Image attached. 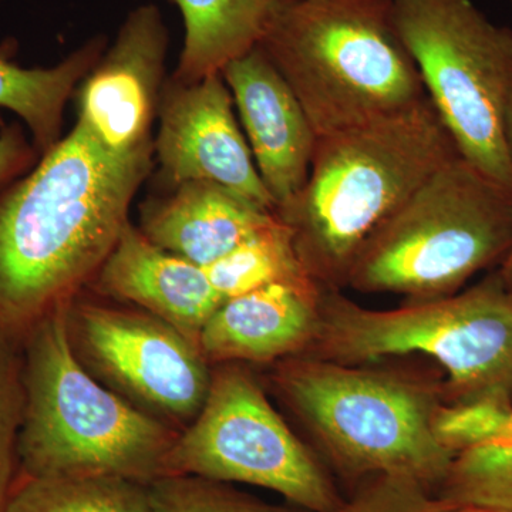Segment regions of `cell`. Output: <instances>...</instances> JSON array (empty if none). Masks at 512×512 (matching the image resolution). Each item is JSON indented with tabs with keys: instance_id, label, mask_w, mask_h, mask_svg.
<instances>
[{
	"instance_id": "10",
	"label": "cell",
	"mask_w": 512,
	"mask_h": 512,
	"mask_svg": "<svg viewBox=\"0 0 512 512\" xmlns=\"http://www.w3.org/2000/svg\"><path fill=\"white\" fill-rule=\"evenodd\" d=\"M74 355L100 383L177 430L201 412L212 369L197 343L164 320L74 296L66 303Z\"/></svg>"
},
{
	"instance_id": "4",
	"label": "cell",
	"mask_w": 512,
	"mask_h": 512,
	"mask_svg": "<svg viewBox=\"0 0 512 512\" xmlns=\"http://www.w3.org/2000/svg\"><path fill=\"white\" fill-rule=\"evenodd\" d=\"M258 46L318 138L402 113L427 97L393 0H291Z\"/></svg>"
},
{
	"instance_id": "17",
	"label": "cell",
	"mask_w": 512,
	"mask_h": 512,
	"mask_svg": "<svg viewBox=\"0 0 512 512\" xmlns=\"http://www.w3.org/2000/svg\"><path fill=\"white\" fill-rule=\"evenodd\" d=\"M180 9L184 47L173 79L195 83L221 74L227 64L261 43L291 0H168Z\"/></svg>"
},
{
	"instance_id": "6",
	"label": "cell",
	"mask_w": 512,
	"mask_h": 512,
	"mask_svg": "<svg viewBox=\"0 0 512 512\" xmlns=\"http://www.w3.org/2000/svg\"><path fill=\"white\" fill-rule=\"evenodd\" d=\"M282 399L352 476H402L439 488L456 454L433 430L440 389L309 355L281 360Z\"/></svg>"
},
{
	"instance_id": "8",
	"label": "cell",
	"mask_w": 512,
	"mask_h": 512,
	"mask_svg": "<svg viewBox=\"0 0 512 512\" xmlns=\"http://www.w3.org/2000/svg\"><path fill=\"white\" fill-rule=\"evenodd\" d=\"M394 20L458 153L512 192V29L471 0H393Z\"/></svg>"
},
{
	"instance_id": "11",
	"label": "cell",
	"mask_w": 512,
	"mask_h": 512,
	"mask_svg": "<svg viewBox=\"0 0 512 512\" xmlns=\"http://www.w3.org/2000/svg\"><path fill=\"white\" fill-rule=\"evenodd\" d=\"M157 119L154 154L161 185L173 190L188 181H210L275 212L221 74L195 83L165 80Z\"/></svg>"
},
{
	"instance_id": "13",
	"label": "cell",
	"mask_w": 512,
	"mask_h": 512,
	"mask_svg": "<svg viewBox=\"0 0 512 512\" xmlns=\"http://www.w3.org/2000/svg\"><path fill=\"white\" fill-rule=\"evenodd\" d=\"M221 76L237 104L256 168L276 211L305 187L318 134L261 47L227 64Z\"/></svg>"
},
{
	"instance_id": "29",
	"label": "cell",
	"mask_w": 512,
	"mask_h": 512,
	"mask_svg": "<svg viewBox=\"0 0 512 512\" xmlns=\"http://www.w3.org/2000/svg\"><path fill=\"white\" fill-rule=\"evenodd\" d=\"M498 437H505V439H512V412L510 414V417H508L507 424H505L503 433L500 434Z\"/></svg>"
},
{
	"instance_id": "20",
	"label": "cell",
	"mask_w": 512,
	"mask_h": 512,
	"mask_svg": "<svg viewBox=\"0 0 512 512\" xmlns=\"http://www.w3.org/2000/svg\"><path fill=\"white\" fill-rule=\"evenodd\" d=\"M202 269L225 301L278 282L312 281L296 255L291 229L279 218Z\"/></svg>"
},
{
	"instance_id": "30",
	"label": "cell",
	"mask_w": 512,
	"mask_h": 512,
	"mask_svg": "<svg viewBox=\"0 0 512 512\" xmlns=\"http://www.w3.org/2000/svg\"><path fill=\"white\" fill-rule=\"evenodd\" d=\"M511 3H512V0H511Z\"/></svg>"
},
{
	"instance_id": "2",
	"label": "cell",
	"mask_w": 512,
	"mask_h": 512,
	"mask_svg": "<svg viewBox=\"0 0 512 512\" xmlns=\"http://www.w3.org/2000/svg\"><path fill=\"white\" fill-rule=\"evenodd\" d=\"M460 156L429 97L412 109L318 138L308 181L275 211L323 289L348 285L366 242L430 175Z\"/></svg>"
},
{
	"instance_id": "16",
	"label": "cell",
	"mask_w": 512,
	"mask_h": 512,
	"mask_svg": "<svg viewBox=\"0 0 512 512\" xmlns=\"http://www.w3.org/2000/svg\"><path fill=\"white\" fill-rule=\"evenodd\" d=\"M276 218L221 185L188 181L143 202L138 229L157 247L204 268Z\"/></svg>"
},
{
	"instance_id": "22",
	"label": "cell",
	"mask_w": 512,
	"mask_h": 512,
	"mask_svg": "<svg viewBox=\"0 0 512 512\" xmlns=\"http://www.w3.org/2000/svg\"><path fill=\"white\" fill-rule=\"evenodd\" d=\"M150 512H308L278 507L197 476H164L148 484Z\"/></svg>"
},
{
	"instance_id": "1",
	"label": "cell",
	"mask_w": 512,
	"mask_h": 512,
	"mask_svg": "<svg viewBox=\"0 0 512 512\" xmlns=\"http://www.w3.org/2000/svg\"><path fill=\"white\" fill-rule=\"evenodd\" d=\"M153 154L114 156L74 124L0 191V330L23 342L93 281L126 227Z\"/></svg>"
},
{
	"instance_id": "5",
	"label": "cell",
	"mask_w": 512,
	"mask_h": 512,
	"mask_svg": "<svg viewBox=\"0 0 512 512\" xmlns=\"http://www.w3.org/2000/svg\"><path fill=\"white\" fill-rule=\"evenodd\" d=\"M302 355L345 365L429 356L447 373L444 403L512 406V291L497 271L464 292L373 311L322 288L318 330Z\"/></svg>"
},
{
	"instance_id": "27",
	"label": "cell",
	"mask_w": 512,
	"mask_h": 512,
	"mask_svg": "<svg viewBox=\"0 0 512 512\" xmlns=\"http://www.w3.org/2000/svg\"><path fill=\"white\" fill-rule=\"evenodd\" d=\"M507 131H508V143H510V151L512 158V97L510 101V107H508V116H507ZM498 274H500L501 279L507 288H510L512 291V244L510 251H508L507 256H505L504 261L501 262V268L498 269Z\"/></svg>"
},
{
	"instance_id": "15",
	"label": "cell",
	"mask_w": 512,
	"mask_h": 512,
	"mask_svg": "<svg viewBox=\"0 0 512 512\" xmlns=\"http://www.w3.org/2000/svg\"><path fill=\"white\" fill-rule=\"evenodd\" d=\"M320 293L313 281L278 282L227 299L201 330L202 355L211 365L302 355L318 330Z\"/></svg>"
},
{
	"instance_id": "7",
	"label": "cell",
	"mask_w": 512,
	"mask_h": 512,
	"mask_svg": "<svg viewBox=\"0 0 512 512\" xmlns=\"http://www.w3.org/2000/svg\"><path fill=\"white\" fill-rule=\"evenodd\" d=\"M512 244V192L458 156L430 175L366 242L348 285L413 302L454 295Z\"/></svg>"
},
{
	"instance_id": "26",
	"label": "cell",
	"mask_w": 512,
	"mask_h": 512,
	"mask_svg": "<svg viewBox=\"0 0 512 512\" xmlns=\"http://www.w3.org/2000/svg\"><path fill=\"white\" fill-rule=\"evenodd\" d=\"M39 160L22 124L0 120V191L28 174Z\"/></svg>"
},
{
	"instance_id": "3",
	"label": "cell",
	"mask_w": 512,
	"mask_h": 512,
	"mask_svg": "<svg viewBox=\"0 0 512 512\" xmlns=\"http://www.w3.org/2000/svg\"><path fill=\"white\" fill-rule=\"evenodd\" d=\"M66 303L22 342L23 403L19 476H110L150 484L180 430L128 403L74 355Z\"/></svg>"
},
{
	"instance_id": "19",
	"label": "cell",
	"mask_w": 512,
	"mask_h": 512,
	"mask_svg": "<svg viewBox=\"0 0 512 512\" xmlns=\"http://www.w3.org/2000/svg\"><path fill=\"white\" fill-rule=\"evenodd\" d=\"M3 512H150L148 485L110 476L23 477Z\"/></svg>"
},
{
	"instance_id": "25",
	"label": "cell",
	"mask_w": 512,
	"mask_h": 512,
	"mask_svg": "<svg viewBox=\"0 0 512 512\" xmlns=\"http://www.w3.org/2000/svg\"><path fill=\"white\" fill-rule=\"evenodd\" d=\"M456 505L431 494L419 481L402 476L373 478L336 512H444Z\"/></svg>"
},
{
	"instance_id": "21",
	"label": "cell",
	"mask_w": 512,
	"mask_h": 512,
	"mask_svg": "<svg viewBox=\"0 0 512 512\" xmlns=\"http://www.w3.org/2000/svg\"><path fill=\"white\" fill-rule=\"evenodd\" d=\"M437 497L456 507L512 512V439L497 437L458 453Z\"/></svg>"
},
{
	"instance_id": "12",
	"label": "cell",
	"mask_w": 512,
	"mask_h": 512,
	"mask_svg": "<svg viewBox=\"0 0 512 512\" xmlns=\"http://www.w3.org/2000/svg\"><path fill=\"white\" fill-rule=\"evenodd\" d=\"M168 43L160 9L153 3L138 6L74 93L77 126L114 156L154 150L151 130L165 83Z\"/></svg>"
},
{
	"instance_id": "28",
	"label": "cell",
	"mask_w": 512,
	"mask_h": 512,
	"mask_svg": "<svg viewBox=\"0 0 512 512\" xmlns=\"http://www.w3.org/2000/svg\"><path fill=\"white\" fill-rule=\"evenodd\" d=\"M444 512H508V511L485 510V508H476V507H456V508H451V510H447Z\"/></svg>"
},
{
	"instance_id": "23",
	"label": "cell",
	"mask_w": 512,
	"mask_h": 512,
	"mask_svg": "<svg viewBox=\"0 0 512 512\" xmlns=\"http://www.w3.org/2000/svg\"><path fill=\"white\" fill-rule=\"evenodd\" d=\"M23 403L22 342L0 330V512L19 477L18 436Z\"/></svg>"
},
{
	"instance_id": "9",
	"label": "cell",
	"mask_w": 512,
	"mask_h": 512,
	"mask_svg": "<svg viewBox=\"0 0 512 512\" xmlns=\"http://www.w3.org/2000/svg\"><path fill=\"white\" fill-rule=\"evenodd\" d=\"M177 474L268 488L308 512H336L343 505L326 471L241 363L212 370L201 412L165 458V476Z\"/></svg>"
},
{
	"instance_id": "18",
	"label": "cell",
	"mask_w": 512,
	"mask_h": 512,
	"mask_svg": "<svg viewBox=\"0 0 512 512\" xmlns=\"http://www.w3.org/2000/svg\"><path fill=\"white\" fill-rule=\"evenodd\" d=\"M106 36H94L56 66L26 69L15 62L19 43L0 42V109L18 114L32 134L40 157L60 140L67 100L99 62Z\"/></svg>"
},
{
	"instance_id": "24",
	"label": "cell",
	"mask_w": 512,
	"mask_h": 512,
	"mask_svg": "<svg viewBox=\"0 0 512 512\" xmlns=\"http://www.w3.org/2000/svg\"><path fill=\"white\" fill-rule=\"evenodd\" d=\"M511 404L497 400H476L466 403H441L434 414L436 439L451 453L480 446L503 433Z\"/></svg>"
},
{
	"instance_id": "14",
	"label": "cell",
	"mask_w": 512,
	"mask_h": 512,
	"mask_svg": "<svg viewBox=\"0 0 512 512\" xmlns=\"http://www.w3.org/2000/svg\"><path fill=\"white\" fill-rule=\"evenodd\" d=\"M93 288L164 320L197 343L225 302L201 266L157 247L130 221L94 276Z\"/></svg>"
}]
</instances>
